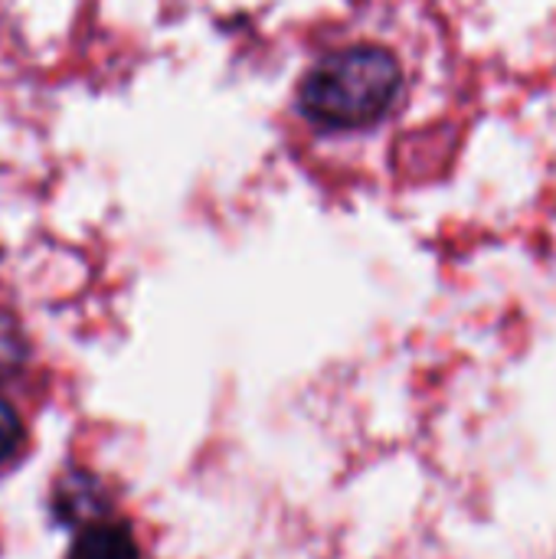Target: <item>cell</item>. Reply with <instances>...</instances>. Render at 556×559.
<instances>
[{"mask_svg": "<svg viewBox=\"0 0 556 559\" xmlns=\"http://www.w3.org/2000/svg\"><path fill=\"white\" fill-rule=\"evenodd\" d=\"M403 92L400 52L377 39H354L308 66L295 88V108L321 134H364L400 108Z\"/></svg>", "mask_w": 556, "mask_h": 559, "instance_id": "obj_1", "label": "cell"}, {"mask_svg": "<svg viewBox=\"0 0 556 559\" xmlns=\"http://www.w3.org/2000/svg\"><path fill=\"white\" fill-rule=\"evenodd\" d=\"M95 495H98V481L88 478V475H82V472H72V475H66L56 485V491H52V511H56V518L62 524H82V521L102 514Z\"/></svg>", "mask_w": 556, "mask_h": 559, "instance_id": "obj_2", "label": "cell"}, {"mask_svg": "<svg viewBox=\"0 0 556 559\" xmlns=\"http://www.w3.org/2000/svg\"><path fill=\"white\" fill-rule=\"evenodd\" d=\"M69 559H138V550H134V540L125 527L95 524L75 537Z\"/></svg>", "mask_w": 556, "mask_h": 559, "instance_id": "obj_3", "label": "cell"}, {"mask_svg": "<svg viewBox=\"0 0 556 559\" xmlns=\"http://www.w3.org/2000/svg\"><path fill=\"white\" fill-rule=\"evenodd\" d=\"M23 442V423L7 400H0V462H7Z\"/></svg>", "mask_w": 556, "mask_h": 559, "instance_id": "obj_4", "label": "cell"}]
</instances>
